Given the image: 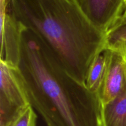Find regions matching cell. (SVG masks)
<instances>
[{"label":"cell","instance_id":"1","mask_svg":"<svg viewBox=\"0 0 126 126\" xmlns=\"http://www.w3.org/2000/svg\"><path fill=\"white\" fill-rule=\"evenodd\" d=\"M17 24L16 44L1 59L16 66L47 126H102L98 96L68 73L39 36Z\"/></svg>","mask_w":126,"mask_h":126},{"label":"cell","instance_id":"2","mask_svg":"<svg viewBox=\"0 0 126 126\" xmlns=\"http://www.w3.org/2000/svg\"><path fill=\"white\" fill-rule=\"evenodd\" d=\"M7 14L39 36L72 77L85 84L95 57L105 49L97 30L76 0H6Z\"/></svg>","mask_w":126,"mask_h":126},{"label":"cell","instance_id":"3","mask_svg":"<svg viewBox=\"0 0 126 126\" xmlns=\"http://www.w3.org/2000/svg\"><path fill=\"white\" fill-rule=\"evenodd\" d=\"M30 105L16 66L0 60V126H9Z\"/></svg>","mask_w":126,"mask_h":126},{"label":"cell","instance_id":"4","mask_svg":"<svg viewBox=\"0 0 126 126\" xmlns=\"http://www.w3.org/2000/svg\"><path fill=\"white\" fill-rule=\"evenodd\" d=\"M86 17L99 31L105 33L126 9V0H76Z\"/></svg>","mask_w":126,"mask_h":126},{"label":"cell","instance_id":"5","mask_svg":"<svg viewBox=\"0 0 126 126\" xmlns=\"http://www.w3.org/2000/svg\"><path fill=\"white\" fill-rule=\"evenodd\" d=\"M126 91V60L124 55L112 51L110 62L98 96L100 105L105 104Z\"/></svg>","mask_w":126,"mask_h":126},{"label":"cell","instance_id":"6","mask_svg":"<svg viewBox=\"0 0 126 126\" xmlns=\"http://www.w3.org/2000/svg\"><path fill=\"white\" fill-rule=\"evenodd\" d=\"M111 55V50L105 48L95 57L89 68L85 84L89 91L97 95L105 78Z\"/></svg>","mask_w":126,"mask_h":126},{"label":"cell","instance_id":"7","mask_svg":"<svg viewBox=\"0 0 126 126\" xmlns=\"http://www.w3.org/2000/svg\"><path fill=\"white\" fill-rule=\"evenodd\" d=\"M102 126H126V91L113 100L101 105Z\"/></svg>","mask_w":126,"mask_h":126},{"label":"cell","instance_id":"8","mask_svg":"<svg viewBox=\"0 0 126 126\" xmlns=\"http://www.w3.org/2000/svg\"><path fill=\"white\" fill-rule=\"evenodd\" d=\"M105 48L126 54V16L123 15L105 33Z\"/></svg>","mask_w":126,"mask_h":126},{"label":"cell","instance_id":"9","mask_svg":"<svg viewBox=\"0 0 126 126\" xmlns=\"http://www.w3.org/2000/svg\"><path fill=\"white\" fill-rule=\"evenodd\" d=\"M37 115L31 105L28 106L9 126H36Z\"/></svg>","mask_w":126,"mask_h":126},{"label":"cell","instance_id":"10","mask_svg":"<svg viewBox=\"0 0 126 126\" xmlns=\"http://www.w3.org/2000/svg\"><path fill=\"white\" fill-rule=\"evenodd\" d=\"M124 16H126V11H125V12H124Z\"/></svg>","mask_w":126,"mask_h":126},{"label":"cell","instance_id":"11","mask_svg":"<svg viewBox=\"0 0 126 126\" xmlns=\"http://www.w3.org/2000/svg\"><path fill=\"white\" fill-rule=\"evenodd\" d=\"M124 57H125V59L126 60V54H124Z\"/></svg>","mask_w":126,"mask_h":126},{"label":"cell","instance_id":"12","mask_svg":"<svg viewBox=\"0 0 126 126\" xmlns=\"http://www.w3.org/2000/svg\"></svg>","mask_w":126,"mask_h":126}]
</instances>
